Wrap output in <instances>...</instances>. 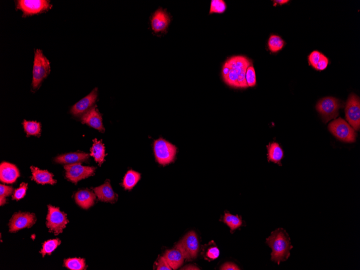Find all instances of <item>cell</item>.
I'll return each mask as SVG.
<instances>
[{
    "label": "cell",
    "instance_id": "6da1fadb",
    "mask_svg": "<svg viewBox=\"0 0 360 270\" xmlns=\"http://www.w3.org/2000/svg\"><path fill=\"white\" fill-rule=\"evenodd\" d=\"M250 60L243 56H235L227 60L222 68V75L225 84L230 87L246 89V72L251 66Z\"/></svg>",
    "mask_w": 360,
    "mask_h": 270
},
{
    "label": "cell",
    "instance_id": "7a4b0ae2",
    "mask_svg": "<svg viewBox=\"0 0 360 270\" xmlns=\"http://www.w3.org/2000/svg\"><path fill=\"white\" fill-rule=\"evenodd\" d=\"M266 243L272 249L271 261L280 265L282 262L289 259L290 251L293 247L285 229L279 228L273 231L267 238Z\"/></svg>",
    "mask_w": 360,
    "mask_h": 270
},
{
    "label": "cell",
    "instance_id": "3957f363",
    "mask_svg": "<svg viewBox=\"0 0 360 270\" xmlns=\"http://www.w3.org/2000/svg\"><path fill=\"white\" fill-rule=\"evenodd\" d=\"M51 69L49 61L44 55L42 50L37 49L35 52L33 71V89L39 88L42 81L47 77Z\"/></svg>",
    "mask_w": 360,
    "mask_h": 270
},
{
    "label": "cell",
    "instance_id": "277c9868",
    "mask_svg": "<svg viewBox=\"0 0 360 270\" xmlns=\"http://www.w3.org/2000/svg\"><path fill=\"white\" fill-rule=\"evenodd\" d=\"M328 130L341 141L353 143L356 141L358 135L356 131L342 118L332 122L328 125Z\"/></svg>",
    "mask_w": 360,
    "mask_h": 270
},
{
    "label": "cell",
    "instance_id": "5b68a950",
    "mask_svg": "<svg viewBox=\"0 0 360 270\" xmlns=\"http://www.w3.org/2000/svg\"><path fill=\"white\" fill-rule=\"evenodd\" d=\"M177 148L162 138L154 142V152L156 160L160 165L165 166L172 162L176 154Z\"/></svg>",
    "mask_w": 360,
    "mask_h": 270
},
{
    "label": "cell",
    "instance_id": "8992f818",
    "mask_svg": "<svg viewBox=\"0 0 360 270\" xmlns=\"http://www.w3.org/2000/svg\"><path fill=\"white\" fill-rule=\"evenodd\" d=\"M184 259L188 260L197 258L199 251V242L197 234L193 231L188 232L182 239L176 244Z\"/></svg>",
    "mask_w": 360,
    "mask_h": 270
},
{
    "label": "cell",
    "instance_id": "52a82bcc",
    "mask_svg": "<svg viewBox=\"0 0 360 270\" xmlns=\"http://www.w3.org/2000/svg\"><path fill=\"white\" fill-rule=\"evenodd\" d=\"M48 213L47 216V227L50 232H54L55 235L62 233L69 223L67 214L61 211L59 208L51 205H48Z\"/></svg>",
    "mask_w": 360,
    "mask_h": 270
},
{
    "label": "cell",
    "instance_id": "ba28073f",
    "mask_svg": "<svg viewBox=\"0 0 360 270\" xmlns=\"http://www.w3.org/2000/svg\"><path fill=\"white\" fill-rule=\"evenodd\" d=\"M342 107L343 105L339 99L328 97L319 100L317 104L316 109L323 122L326 123L338 116L339 111Z\"/></svg>",
    "mask_w": 360,
    "mask_h": 270
},
{
    "label": "cell",
    "instance_id": "9c48e42d",
    "mask_svg": "<svg viewBox=\"0 0 360 270\" xmlns=\"http://www.w3.org/2000/svg\"><path fill=\"white\" fill-rule=\"evenodd\" d=\"M346 118L352 128L359 131L360 128V101L355 94H351L346 105Z\"/></svg>",
    "mask_w": 360,
    "mask_h": 270
},
{
    "label": "cell",
    "instance_id": "30bf717a",
    "mask_svg": "<svg viewBox=\"0 0 360 270\" xmlns=\"http://www.w3.org/2000/svg\"><path fill=\"white\" fill-rule=\"evenodd\" d=\"M64 168L66 171V178L75 184H77L80 180L93 175L96 169L93 167L84 166L81 165V163L67 165Z\"/></svg>",
    "mask_w": 360,
    "mask_h": 270
},
{
    "label": "cell",
    "instance_id": "8fae6325",
    "mask_svg": "<svg viewBox=\"0 0 360 270\" xmlns=\"http://www.w3.org/2000/svg\"><path fill=\"white\" fill-rule=\"evenodd\" d=\"M51 7L50 1L46 0H20L17 3V9L22 11L24 16L40 14Z\"/></svg>",
    "mask_w": 360,
    "mask_h": 270
},
{
    "label": "cell",
    "instance_id": "7c38bea8",
    "mask_svg": "<svg viewBox=\"0 0 360 270\" xmlns=\"http://www.w3.org/2000/svg\"><path fill=\"white\" fill-rule=\"evenodd\" d=\"M36 222V218L33 213L21 212L16 213L10 220L9 231L16 232L24 228H31Z\"/></svg>",
    "mask_w": 360,
    "mask_h": 270
},
{
    "label": "cell",
    "instance_id": "4fadbf2b",
    "mask_svg": "<svg viewBox=\"0 0 360 270\" xmlns=\"http://www.w3.org/2000/svg\"><path fill=\"white\" fill-rule=\"evenodd\" d=\"M97 97L98 89L97 88H96L89 95L81 99L72 107L71 110V114L75 117L83 116L92 108L97 100Z\"/></svg>",
    "mask_w": 360,
    "mask_h": 270
},
{
    "label": "cell",
    "instance_id": "5bb4252c",
    "mask_svg": "<svg viewBox=\"0 0 360 270\" xmlns=\"http://www.w3.org/2000/svg\"><path fill=\"white\" fill-rule=\"evenodd\" d=\"M170 23L169 15L162 8L156 10L150 18L151 28L155 33L166 31Z\"/></svg>",
    "mask_w": 360,
    "mask_h": 270
},
{
    "label": "cell",
    "instance_id": "9a60e30c",
    "mask_svg": "<svg viewBox=\"0 0 360 270\" xmlns=\"http://www.w3.org/2000/svg\"><path fill=\"white\" fill-rule=\"evenodd\" d=\"M81 121L82 123L87 124L89 127L99 131L101 133H104L105 129L102 121V116L100 114L96 106L92 107L89 111L82 116Z\"/></svg>",
    "mask_w": 360,
    "mask_h": 270
},
{
    "label": "cell",
    "instance_id": "2e32d148",
    "mask_svg": "<svg viewBox=\"0 0 360 270\" xmlns=\"http://www.w3.org/2000/svg\"><path fill=\"white\" fill-rule=\"evenodd\" d=\"M20 176V171L15 165L7 162L1 163L0 165V180L2 183L14 184Z\"/></svg>",
    "mask_w": 360,
    "mask_h": 270
},
{
    "label": "cell",
    "instance_id": "e0dca14e",
    "mask_svg": "<svg viewBox=\"0 0 360 270\" xmlns=\"http://www.w3.org/2000/svg\"><path fill=\"white\" fill-rule=\"evenodd\" d=\"M99 200L105 202L115 203L118 200L117 195L113 191L109 180L102 186L92 188Z\"/></svg>",
    "mask_w": 360,
    "mask_h": 270
},
{
    "label": "cell",
    "instance_id": "ac0fdd59",
    "mask_svg": "<svg viewBox=\"0 0 360 270\" xmlns=\"http://www.w3.org/2000/svg\"><path fill=\"white\" fill-rule=\"evenodd\" d=\"M90 155L84 152H74L57 156L55 161L61 164H74L87 161Z\"/></svg>",
    "mask_w": 360,
    "mask_h": 270
},
{
    "label": "cell",
    "instance_id": "d6986e66",
    "mask_svg": "<svg viewBox=\"0 0 360 270\" xmlns=\"http://www.w3.org/2000/svg\"><path fill=\"white\" fill-rule=\"evenodd\" d=\"M75 202L84 209H88L93 206L96 200V194L88 190H80L75 194Z\"/></svg>",
    "mask_w": 360,
    "mask_h": 270
},
{
    "label": "cell",
    "instance_id": "ffe728a7",
    "mask_svg": "<svg viewBox=\"0 0 360 270\" xmlns=\"http://www.w3.org/2000/svg\"><path fill=\"white\" fill-rule=\"evenodd\" d=\"M30 169L32 172L31 179L35 181L36 183L41 185H54L57 183V181L53 179L54 174L50 173L47 170H41L34 166H31Z\"/></svg>",
    "mask_w": 360,
    "mask_h": 270
},
{
    "label": "cell",
    "instance_id": "44dd1931",
    "mask_svg": "<svg viewBox=\"0 0 360 270\" xmlns=\"http://www.w3.org/2000/svg\"><path fill=\"white\" fill-rule=\"evenodd\" d=\"M163 257L172 270L179 269L182 266L185 260L181 251L176 248L166 251Z\"/></svg>",
    "mask_w": 360,
    "mask_h": 270
},
{
    "label": "cell",
    "instance_id": "7402d4cb",
    "mask_svg": "<svg viewBox=\"0 0 360 270\" xmlns=\"http://www.w3.org/2000/svg\"><path fill=\"white\" fill-rule=\"evenodd\" d=\"M268 159L269 162H273L282 166L281 161L284 158V151L279 143L273 142L267 146Z\"/></svg>",
    "mask_w": 360,
    "mask_h": 270
},
{
    "label": "cell",
    "instance_id": "603a6c76",
    "mask_svg": "<svg viewBox=\"0 0 360 270\" xmlns=\"http://www.w3.org/2000/svg\"><path fill=\"white\" fill-rule=\"evenodd\" d=\"M92 147L90 149V155L93 157L96 162L101 166L103 164L106 156L105 148L102 140L94 139Z\"/></svg>",
    "mask_w": 360,
    "mask_h": 270
},
{
    "label": "cell",
    "instance_id": "cb8c5ba5",
    "mask_svg": "<svg viewBox=\"0 0 360 270\" xmlns=\"http://www.w3.org/2000/svg\"><path fill=\"white\" fill-rule=\"evenodd\" d=\"M141 179V174L136 171L130 170L125 175L123 186L125 190H131Z\"/></svg>",
    "mask_w": 360,
    "mask_h": 270
},
{
    "label": "cell",
    "instance_id": "d4e9b609",
    "mask_svg": "<svg viewBox=\"0 0 360 270\" xmlns=\"http://www.w3.org/2000/svg\"><path fill=\"white\" fill-rule=\"evenodd\" d=\"M224 223L228 225L230 228L231 232L241 227L243 224L242 217L238 215H233L229 212H225L223 218Z\"/></svg>",
    "mask_w": 360,
    "mask_h": 270
},
{
    "label": "cell",
    "instance_id": "484cf974",
    "mask_svg": "<svg viewBox=\"0 0 360 270\" xmlns=\"http://www.w3.org/2000/svg\"><path fill=\"white\" fill-rule=\"evenodd\" d=\"M23 127L28 136H39L41 131V124L36 122L24 121Z\"/></svg>",
    "mask_w": 360,
    "mask_h": 270
},
{
    "label": "cell",
    "instance_id": "4316f807",
    "mask_svg": "<svg viewBox=\"0 0 360 270\" xmlns=\"http://www.w3.org/2000/svg\"><path fill=\"white\" fill-rule=\"evenodd\" d=\"M61 243V241L59 238L47 241L43 243L42 248L40 253L42 255L43 257L46 255L50 256Z\"/></svg>",
    "mask_w": 360,
    "mask_h": 270
},
{
    "label": "cell",
    "instance_id": "83f0119b",
    "mask_svg": "<svg viewBox=\"0 0 360 270\" xmlns=\"http://www.w3.org/2000/svg\"><path fill=\"white\" fill-rule=\"evenodd\" d=\"M64 266L72 270H86L85 260L83 259H68L64 261Z\"/></svg>",
    "mask_w": 360,
    "mask_h": 270
},
{
    "label": "cell",
    "instance_id": "f1b7e54d",
    "mask_svg": "<svg viewBox=\"0 0 360 270\" xmlns=\"http://www.w3.org/2000/svg\"><path fill=\"white\" fill-rule=\"evenodd\" d=\"M284 46V42L281 37L277 35H271L268 41L270 51L275 53L280 51Z\"/></svg>",
    "mask_w": 360,
    "mask_h": 270
},
{
    "label": "cell",
    "instance_id": "f546056e",
    "mask_svg": "<svg viewBox=\"0 0 360 270\" xmlns=\"http://www.w3.org/2000/svg\"><path fill=\"white\" fill-rule=\"evenodd\" d=\"M213 241L210 242L209 244L207 246V248H206L205 251V259L209 261H214L218 258L219 256V250L216 246Z\"/></svg>",
    "mask_w": 360,
    "mask_h": 270
},
{
    "label": "cell",
    "instance_id": "4dcf8cb0",
    "mask_svg": "<svg viewBox=\"0 0 360 270\" xmlns=\"http://www.w3.org/2000/svg\"><path fill=\"white\" fill-rule=\"evenodd\" d=\"M226 9V5L223 0H212L210 13H223Z\"/></svg>",
    "mask_w": 360,
    "mask_h": 270
},
{
    "label": "cell",
    "instance_id": "1f68e13d",
    "mask_svg": "<svg viewBox=\"0 0 360 270\" xmlns=\"http://www.w3.org/2000/svg\"><path fill=\"white\" fill-rule=\"evenodd\" d=\"M13 192L14 188L12 187L2 184L0 185V204L1 206L4 205L7 202L5 198L10 196Z\"/></svg>",
    "mask_w": 360,
    "mask_h": 270
},
{
    "label": "cell",
    "instance_id": "d6a6232c",
    "mask_svg": "<svg viewBox=\"0 0 360 270\" xmlns=\"http://www.w3.org/2000/svg\"><path fill=\"white\" fill-rule=\"evenodd\" d=\"M246 81L248 87H254L256 85L255 70L253 66H250L246 72Z\"/></svg>",
    "mask_w": 360,
    "mask_h": 270
},
{
    "label": "cell",
    "instance_id": "836d02e7",
    "mask_svg": "<svg viewBox=\"0 0 360 270\" xmlns=\"http://www.w3.org/2000/svg\"><path fill=\"white\" fill-rule=\"evenodd\" d=\"M28 189V184L26 183H22L20 187L17 188L12 195V199L13 200L18 201L26 196V192Z\"/></svg>",
    "mask_w": 360,
    "mask_h": 270
},
{
    "label": "cell",
    "instance_id": "e575fe53",
    "mask_svg": "<svg viewBox=\"0 0 360 270\" xmlns=\"http://www.w3.org/2000/svg\"><path fill=\"white\" fill-rule=\"evenodd\" d=\"M320 55L321 53L320 52L314 51L309 56L308 60L309 64L315 69L317 68Z\"/></svg>",
    "mask_w": 360,
    "mask_h": 270
},
{
    "label": "cell",
    "instance_id": "d590c367",
    "mask_svg": "<svg viewBox=\"0 0 360 270\" xmlns=\"http://www.w3.org/2000/svg\"><path fill=\"white\" fill-rule=\"evenodd\" d=\"M328 62H329V61H328V60L326 56L323 54H321L320 58L318 62L316 70L319 71L324 70L328 66Z\"/></svg>",
    "mask_w": 360,
    "mask_h": 270
},
{
    "label": "cell",
    "instance_id": "8d00e7d4",
    "mask_svg": "<svg viewBox=\"0 0 360 270\" xmlns=\"http://www.w3.org/2000/svg\"><path fill=\"white\" fill-rule=\"evenodd\" d=\"M156 269L157 270H172V269L170 268V266L168 265V263L167 262L165 258H164L163 256L161 257L158 262H157Z\"/></svg>",
    "mask_w": 360,
    "mask_h": 270
},
{
    "label": "cell",
    "instance_id": "74e56055",
    "mask_svg": "<svg viewBox=\"0 0 360 270\" xmlns=\"http://www.w3.org/2000/svg\"><path fill=\"white\" fill-rule=\"evenodd\" d=\"M220 270H241L235 264L227 262L224 264L222 267L220 268Z\"/></svg>",
    "mask_w": 360,
    "mask_h": 270
},
{
    "label": "cell",
    "instance_id": "f35d334b",
    "mask_svg": "<svg viewBox=\"0 0 360 270\" xmlns=\"http://www.w3.org/2000/svg\"><path fill=\"white\" fill-rule=\"evenodd\" d=\"M288 1H288V0H276V1H274V3H275V4L274 5L275 6L276 5L277 3H279V4H280L281 5H282V4L288 3Z\"/></svg>",
    "mask_w": 360,
    "mask_h": 270
},
{
    "label": "cell",
    "instance_id": "ab89813d",
    "mask_svg": "<svg viewBox=\"0 0 360 270\" xmlns=\"http://www.w3.org/2000/svg\"><path fill=\"white\" fill-rule=\"evenodd\" d=\"M182 270H200L197 267L194 266H188L184 268H183Z\"/></svg>",
    "mask_w": 360,
    "mask_h": 270
}]
</instances>
